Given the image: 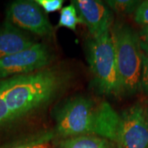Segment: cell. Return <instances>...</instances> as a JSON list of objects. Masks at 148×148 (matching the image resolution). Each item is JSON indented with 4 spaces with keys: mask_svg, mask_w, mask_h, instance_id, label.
Instances as JSON below:
<instances>
[{
    "mask_svg": "<svg viewBox=\"0 0 148 148\" xmlns=\"http://www.w3.org/2000/svg\"><path fill=\"white\" fill-rule=\"evenodd\" d=\"M86 58L98 91L104 95H119L115 51L110 32L90 39L86 47Z\"/></svg>",
    "mask_w": 148,
    "mask_h": 148,
    "instance_id": "obj_4",
    "label": "cell"
},
{
    "mask_svg": "<svg viewBox=\"0 0 148 148\" xmlns=\"http://www.w3.org/2000/svg\"><path fill=\"white\" fill-rule=\"evenodd\" d=\"M82 23L77 11L73 3L64 7L60 10V16L58 22V27H66L72 31H76L77 24Z\"/></svg>",
    "mask_w": 148,
    "mask_h": 148,
    "instance_id": "obj_11",
    "label": "cell"
},
{
    "mask_svg": "<svg viewBox=\"0 0 148 148\" xmlns=\"http://www.w3.org/2000/svg\"><path fill=\"white\" fill-rule=\"evenodd\" d=\"M38 5L45 11V13L53 12L63 8L64 0H36Z\"/></svg>",
    "mask_w": 148,
    "mask_h": 148,
    "instance_id": "obj_15",
    "label": "cell"
},
{
    "mask_svg": "<svg viewBox=\"0 0 148 148\" xmlns=\"http://www.w3.org/2000/svg\"><path fill=\"white\" fill-rule=\"evenodd\" d=\"M115 51L119 95L135 93L141 86L144 54L138 35L124 22H116L110 30Z\"/></svg>",
    "mask_w": 148,
    "mask_h": 148,
    "instance_id": "obj_3",
    "label": "cell"
},
{
    "mask_svg": "<svg viewBox=\"0 0 148 148\" xmlns=\"http://www.w3.org/2000/svg\"><path fill=\"white\" fill-rule=\"evenodd\" d=\"M119 116L115 141L118 148H148V119L145 107L135 104Z\"/></svg>",
    "mask_w": 148,
    "mask_h": 148,
    "instance_id": "obj_7",
    "label": "cell"
},
{
    "mask_svg": "<svg viewBox=\"0 0 148 148\" xmlns=\"http://www.w3.org/2000/svg\"><path fill=\"white\" fill-rule=\"evenodd\" d=\"M134 20L142 26H148V1H142L134 12Z\"/></svg>",
    "mask_w": 148,
    "mask_h": 148,
    "instance_id": "obj_13",
    "label": "cell"
},
{
    "mask_svg": "<svg viewBox=\"0 0 148 148\" xmlns=\"http://www.w3.org/2000/svg\"><path fill=\"white\" fill-rule=\"evenodd\" d=\"M139 44L143 53L148 55V26H143L138 34Z\"/></svg>",
    "mask_w": 148,
    "mask_h": 148,
    "instance_id": "obj_16",
    "label": "cell"
},
{
    "mask_svg": "<svg viewBox=\"0 0 148 148\" xmlns=\"http://www.w3.org/2000/svg\"><path fill=\"white\" fill-rule=\"evenodd\" d=\"M120 116L106 101L75 96L56 114V132L64 138L95 135L115 142Z\"/></svg>",
    "mask_w": 148,
    "mask_h": 148,
    "instance_id": "obj_2",
    "label": "cell"
},
{
    "mask_svg": "<svg viewBox=\"0 0 148 148\" xmlns=\"http://www.w3.org/2000/svg\"><path fill=\"white\" fill-rule=\"evenodd\" d=\"M53 58L52 50L48 45L36 43L32 47L0 59V80L47 68Z\"/></svg>",
    "mask_w": 148,
    "mask_h": 148,
    "instance_id": "obj_5",
    "label": "cell"
},
{
    "mask_svg": "<svg viewBox=\"0 0 148 148\" xmlns=\"http://www.w3.org/2000/svg\"><path fill=\"white\" fill-rule=\"evenodd\" d=\"M36 44L24 31L6 21L0 27V59L18 53Z\"/></svg>",
    "mask_w": 148,
    "mask_h": 148,
    "instance_id": "obj_9",
    "label": "cell"
},
{
    "mask_svg": "<svg viewBox=\"0 0 148 148\" xmlns=\"http://www.w3.org/2000/svg\"><path fill=\"white\" fill-rule=\"evenodd\" d=\"M141 87L148 94V55L144 56L141 77Z\"/></svg>",
    "mask_w": 148,
    "mask_h": 148,
    "instance_id": "obj_17",
    "label": "cell"
},
{
    "mask_svg": "<svg viewBox=\"0 0 148 148\" xmlns=\"http://www.w3.org/2000/svg\"><path fill=\"white\" fill-rule=\"evenodd\" d=\"M6 21L17 28L42 37L53 36V29L47 16L36 1L12 2L6 10Z\"/></svg>",
    "mask_w": 148,
    "mask_h": 148,
    "instance_id": "obj_6",
    "label": "cell"
},
{
    "mask_svg": "<svg viewBox=\"0 0 148 148\" xmlns=\"http://www.w3.org/2000/svg\"><path fill=\"white\" fill-rule=\"evenodd\" d=\"M56 148H113L110 141L95 135H81L64 138Z\"/></svg>",
    "mask_w": 148,
    "mask_h": 148,
    "instance_id": "obj_10",
    "label": "cell"
},
{
    "mask_svg": "<svg viewBox=\"0 0 148 148\" xmlns=\"http://www.w3.org/2000/svg\"><path fill=\"white\" fill-rule=\"evenodd\" d=\"M72 73L55 65L31 73L0 80V92L14 121L45 108L72 81Z\"/></svg>",
    "mask_w": 148,
    "mask_h": 148,
    "instance_id": "obj_1",
    "label": "cell"
},
{
    "mask_svg": "<svg viewBox=\"0 0 148 148\" xmlns=\"http://www.w3.org/2000/svg\"><path fill=\"white\" fill-rule=\"evenodd\" d=\"M145 109H146V112H147V119H148V101L147 102V106L145 107Z\"/></svg>",
    "mask_w": 148,
    "mask_h": 148,
    "instance_id": "obj_19",
    "label": "cell"
},
{
    "mask_svg": "<svg viewBox=\"0 0 148 148\" xmlns=\"http://www.w3.org/2000/svg\"><path fill=\"white\" fill-rule=\"evenodd\" d=\"M49 146L47 143L45 142H35V143H27L25 145H21L16 148H49Z\"/></svg>",
    "mask_w": 148,
    "mask_h": 148,
    "instance_id": "obj_18",
    "label": "cell"
},
{
    "mask_svg": "<svg viewBox=\"0 0 148 148\" xmlns=\"http://www.w3.org/2000/svg\"><path fill=\"white\" fill-rule=\"evenodd\" d=\"M72 3L91 38H98L110 32L114 25V14L106 3L99 0H75Z\"/></svg>",
    "mask_w": 148,
    "mask_h": 148,
    "instance_id": "obj_8",
    "label": "cell"
},
{
    "mask_svg": "<svg viewBox=\"0 0 148 148\" xmlns=\"http://www.w3.org/2000/svg\"><path fill=\"white\" fill-rule=\"evenodd\" d=\"M141 2L135 0H108L105 3L112 12L119 14H130L136 12Z\"/></svg>",
    "mask_w": 148,
    "mask_h": 148,
    "instance_id": "obj_12",
    "label": "cell"
},
{
    "mask_svg": "<svg viewBox=\"0 0 148 148\" xmlns=\"http://www.w3.org/2000/svg\"><path fill=\"white\" fill-rule=\"evenodd\" d=\"M13 121L14 119L12 113L9 110L2 93L0 92V127L5 126Z\"/></svg>",
    "mask_w": 148,
    "mask_h": 148,
    "instance_id": "obj_14",
    "label": "cell"
}]
</instances>
